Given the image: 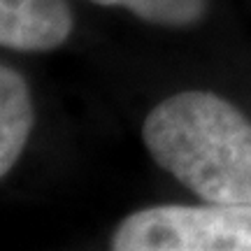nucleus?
<instances>
[{"label": "nucleus", "instance_id": "f257e3e1", "mask_svg": "<svg viewBox=\"0 0 251 251\" xmlns=\"http://www.w3.org/2000/svg\"><path fill=\"white\" fill-rule=\"evenodd\" d=\"M151 158L205 202L251 205V121L209 91L158 102L142 126Z\"/></svg>", "mask_w": 251, "mask_h": 251}, {"label": "nucleus", "instance_id": "f03ea898", "mask_svg": "<svg viewBox=\"0 0 251 251\" xmlns=\"http://www.w3.org/2000/svg\"><path fill=\"white\" fill-rule=\"evenodd\" d=\"M114 251H251V205H158L126 216Z\"/></svg>", "mask_w": 251, "mask_h": 251}, {"label": "nucleus", "instance_id": "7ed1b4c3", "mask_svg": "<svg viewBox=\"0 0 251 251\" xmlns=\"http://www.w3.org/2000/svg\"><path fill=\"white\" fill-rule=\"evenodd\" d=\"M75 28L68 0H0V47L54 51Z\"/></svg>", "mask_w": 251, "mask_h": 251}, {"label": "nucleus", "instance_id": "20e7f679", "mask_svg": "<svg viewBox=\"0 0 251 251\" xmlns=\"http://www.w3.org/2000/svg\"><path fill=\"white\" fill-rule=\"evenodd\" d=\"M35 124V107L26 79L0 63V179L26 147Z\"/></svg>", "mask_w": 251, "mask_h": 251}, {"label": "nucleus", "instance_id": "39448f33", "mask_svg": "<svg viewBox=\"0 0 251 251\" xmlns=\"http://www.w3.org/2000/svg\"><path fill=\"white\" fill-rule=\"evenodd\" d=\"M102 7H126L137 19L168 28L193 26L207 14V0H91Z\"/></svg>", "mask_w": 251, "mask_h": 251}]
</instances>
